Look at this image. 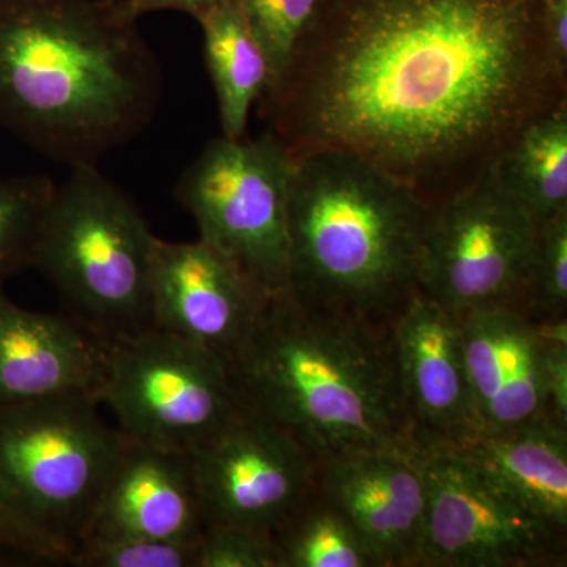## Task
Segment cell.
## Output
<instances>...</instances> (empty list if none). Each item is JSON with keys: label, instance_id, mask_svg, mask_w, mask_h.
Wrapping results in <instances>:
<instances>
[{"label": "cell", "instance_id": "cell-1", "mask_svg": "<svg viewBox=\"0 0 567 567\" xmlns=\"http://www.w3.org/2000/svg\"><path fill=\"white\" fill-rule=\"evenodd\" d=\"M528 0H334L260 114L293 156L339 148L440 203L566 100Z\"/></svg>", "mask_w": 567, "mask_h": 567}, {"label": "cell", "instance_id": "cell-2", "mask_svg": "<svg viewBox=\"0 0 567 567\" xmlns=\"http://www.w3.org/2000/svg\"><path fill=\"white\" fill-rule=\"evenodd\" d=\"M159 96L155 54L107 0H0V125L44 156L99 163Z\"/></svg>", "mask_w": 567, "mask_h": 567}, {"label": "cell", "instance_id": "cell-3", "mask_svg": "<svg viewBox=\"0 0 567 567\" xmlns=\"http://www.w3.org/2000/svg\"><path fill=\"white\" fill-rule=\"evenodd\" d=\"M246 409L317 458L416 450L395 369L390 322L267 295L229 361Z\"/></svg>", "mask_w": 567, "mask_h": 567}, {"label": "cell", "instance_id": "cell-4", "mask_svg": "<svg viewBox=\"0 0 567 567\" xmlns=\"http://www.w3.org/2000/svg\"><path fill=\"white\" fill-rule=\"evenodd\" d=\"M429 208L415 189L357 153L320 148L295 156L289 292L390 322L417 289Z\"/></svg>", "mask_w": 567, "mask_h": 567}, {"label": "cell", "instance_id": "cell-5", "mask_svg": "<svg viewBox=\"0 0 567 567\" xmlns=\"http://www.w3.org/2000/svg\"><path fill=\"white\" fill-rule=\"evenodd\" d=\"M70 169L48 204L32 267L54 284L71 317L107 341L145 330L158 237L96 164Z\"/></svg>", "mask_w": 567, "mask_h": 567}, {"label": "cell", "instance_id": "cell-6", "mask_svg": "<svg viewBox=\"0 0 567 567\" xmlns=\"http://www.w3.org/2000/svg\"><path fill=\"white\" fill-rule=\"evenodd\" d=\"M91 394L0 409V503L73 550L122 456L126 436Z\"/></svg>", "mask_w": 567, "mask_h": 567}, {"label": "cell", "instance_id": "cell-7", "mask_svg": "<svg viewBox=\"0 0 567 567\" xmlns=\"http://www.w3.org/2000/svg\"><path fill=\"white\" fill-rule=\"evenodd\" d=\"M295 156L271 132L216 137L182 174L175 197L199 238L265 295L289 290L290 183Z\"/></svg>", "mask_w": 567, "mask_h": 567}, {"label": "cell", "instance_id": "cell-8", "mask_svg": "<svg viewBox=\"0 0 567 567\" xmlns=\"http://www.w3.org/2000/svg\"><path fill=\"white\" fill-rule=\"evenodd\" d=\"M99 401L126 439L185 454L245 409L224 358L153 327L110 341Z\"/></svg>", "mask_w": 567, "mask_h": 567}, {"label": "cell", "instance_id": "cell-9", "mask_svg": "<svg viewBox=\"0 0 567 567\" xmlns=\"http://www.w3.org/2000/svg\"><path fill=\"white\" fill-rule=\"evenodd\" d=\"M539 223L499 182L495 163L429 208L417 289L462 317L492 305L524 309Z\"/></svg>", "mask_w": 567, "mask_h": 567}, {"label": "cell", "instance_id": "cell-10", "mask_svg": "<svg viewBox=\"0 0 567 567\" xmlns=\"http://www.w3.org/2000/svg\"><path fill=\"white\" fill-rule=\"evenodd\" d=\"M427 511L415 567L566 566V536L454 450L421 454Z\"/></svg>", "mask_w": 567, "mask_h": 567}, {"label": "cell", "instance_id": "cell-11", "mask_svg": "<svg viewBox=\"0 0 567 567\" xmlns=\"http://www.w3.org/2000/svg\"><path fill=\"white\" fill-rule=\"evenodd\" d=\"M192 456L208 525L275 532L316 491L319 462L293 436L252 410H241Z\"/></svg>", "mask_w": 567, "mask_h": 567}, {"label": "cell", "instance_id": "cell-12", "mask_svg": "<svg viewBox=\"0 0 567 567\" xmlns=\"http://www.w3.org/2000/svg\"><path fill=\"white\" fill-rule=\"evenodd\" d=\"M390 330L416 450H453L480 435L457 317L416 289L390 320Z\"/></svg>", "mask_w": 567, "mask_h": 567}, {"label": "cell", "instance_id": "cell-13", "mask_svg": "<svg viewBox=\"0 0 567 567\" xmlns=\"http://www.w3.org/2000/svg\"><path fill=\"white\" fill-rule=\"evenodd\" d=\"M259 287L204 240L156 238L151 276L152 327L229 363L265 300Z\"/></svg>", "mask_w": 567, "mask_h": 567}, {"label": "cell", "instance_id": "cell-14", "mask_svg": "<svg viewBox=\"0 0 567 567\" xmlns=\"http://www.w3.org/2000/svg\"><path fill=\"white\" fill-rule=\"evenodd\" d=\"M319 487L358 529L382 567H415L427 491L423 457L377 450L319 462Z\"/></svg>", "mask_w": 567, "mask_h": 567}, {"label": "cell", "instance_id": "cell-15", "mask_svg": "<svg viewBox=\"0 0 567 567\" xmlns=\"http://www.w3.org/2000/svg\"><path fill=\"white\" fill-rule=\"evenodd\" d=\"M458 322L481 434L547 415L544 346L536 320L520 306L492 305L466 312Z\"/></svg>", "mask_w": 567, "mask_h": 567}, {"label": "cell", "instance_id": "cell-16", "mask_svg": "<svg viewBox=\"0 0 567 567\" xmlns=\"http://www.w3.org/2000/svg\"><path fill=\"white\" fill-rule=\"evenodd\" d=\"M204 529L192 456L126 439L80 543L112 537L197 543Z\"/></svg>", "mask_w": 567, "mask_h": 567}, {"label": "cell", "instance_id": "cell-17", "mask_svg": "<svg viewBox=\"0 0 567 567\" xmlns=\"http://www.w3.org/2000/svg\"><path fill=\"white\" fill-rule=\"evenodd\" d=\"M107 347L74 317L29 311L0 287V409L63 394L99 399Z\"/></svg>", "mask_w": 567, "mask_h": 567}, {"label": "cell", "instance_id": "cell-18", "mask_svg": "<svg viewBox=\"0 0 567 567\" xmlns=\"http://www.w3.org/2000/svg\"><path fill=\"white\" fill-rule=\"evenodd\" d=\"M453 450L533 516L567 535V425L544 415Z\"/></svg>", "mask_w": 567, "mask_h": 567}, {"label": "cell", "instance_id": "cell-19", "mask_svg": "<svg viewBox=\"0 0 567 567\" xmlns=\"http://www.w3.org/2000/svg\"><path fill=\"white\" fill-rule=\"evenodd\" d=\"M205 61L216 99L223 136H246L249 112L270 84V66L234 0H224L199 18Z\"/></svg>", "mask_w": 567, "mask_h": 567}, {"label": "cell", "instance_id": "cell-20", "mask_svg": "<svg viewBox=\"0 0 567 567\" xmlns=\"http://www.w3.org/2000/svg\"><path fill=\"white\" fill-rule=\"evenodd\" d=\"M499 182L537 223L567 212V102L525 123L495 162Z\"/></svg>", "mask_w": 567, "mask_h": 567}, {"label": "cell", "instance_id": "cell-21", "mask_svg": "<svg viewBox=\"0 0 567 567\" xmlns=\"http://www.w3.org/2000/svg\"><path fill=\"white\" fill-rule=\"evenodd\" d=\"M274 535L284 567H382L363 536L319 484Z\"/></svg>", "mask_w": 567, "mask_h": 567}, {"label": "cell", "instance_id": "cell-22", "mask_svg": "<svg viewBox=\"0 0 567 567\" xmlns=\"http://www.w3.org/2000/svg\"><path fill=\"white\" fill-rule=\"evenodd\" d=\"M55 183L47 175L0 177V287L32 267L33 252Z\"/></svg>", "mask_w": 567, "mask_h": 567}, {"label": "cell", "instance_id": "cell-23", "mask_svg": "<svg viewBox=\"0 0 567 567\" xmlns=\"http://www.w3.org/2000/svg\"><path fill=\"white\" fill-rule=\"evenodd\" d=\"M270 66V85L281 80L319 0H234ZM267 87V89H268Z\"/></svg>", "mask_w": 567, "mask_h": 567}, {"label": "cell", "instance_id": "cell-24", "mask_svg": "<svg viewBox=\"0 0 567 567\" xmlns=\"http://www.w3.org/2000/svg\"><path fill=\"white\" fill-rule=\"evenodd\" d=\"M524 311L533 320L567 315V212L539 223Z\"/></svg>", "mask_w": 567, "mask_h": 567}, {"label": "cell", "instance_id": "cell-25", "mask_svg": "<svg viewBox=\"0 0 567 567\" xmlns=\"http://www.w3.org/2000/svg\"><path fill=\"white\" fill-rule=\"evenodd\" d=\"M197 543L112 537L84 540L71 550L66 565L76 567H194Z\"/></svg>", "mask_w": 567, "mask_h": 567}, {"label": "cell", "instance_id": "cell-26", "mask_svg": "<svg viewBox=\"0 0 567 567\" xmlns=\"http://www.w3.org/2000/svg\"><path fill=\"white\" fill-rule=\"evenodd\" d=\"M194 567H284L274 532L208 525L197 540Z\"/></svg>", "mask_w": 567, "mask_h": 567}, {"label": "cell", "instance_id": "cell-27", "mask_svg": "<svg viewBox=\"0 0 567 567\" xmlns=\"http://www.w3.org/2000/svg\"><path fill=\"white\" fill-rule=\"evenodd\" d=\"M543 339L547 415L567 425V317L536 320Z\"/></svg>", "mask_w": 567, "mask_h": 567}, {"label": "cell", "instance_id": "cell-28", "mask_svg": "<svg viewBox=\"0 0 567 567\" xmlns=\"http://www.w3.org/2000/svg\"><path fill=\"white\" fill-rule=\"evenodd\" d=\"M0 550L39 561L65 563L70 548L22 520L0 503Z\"/></svg>", "mask_w": 567, "mask_h": 567}, {"label": "cell", "instance_id": "cell-29", "mask_svg": "<svg viewBox=\"0 0 567 567\" xmlns=\"http://www.w3.org/2000/svg\"><path fill=\"white\" fill-rule=\"evenodd\" d=\"M540 29L548 61L566 78L567 0H540Z\"/></svg>", "mask_w": 567, "mask_h": 567}, {"label": "cell", "instance_id": "cell-30", "mask_svg": "<svg viewBox=\"0 0 567 567\" xmlns=\"http://www.w3.org/2000/svg\"><path fill=\"white\" fill-rule=\"evenodd\" d=\"M224 0H125V2L112 3V6L117 7L123 17L132 21H137V18L159 10L183 11V13L192 14L193 18L199 20L203 14Z\"/></svg>", "mask_w": 567, "mask_h": 567}, {"label": "cell", "instance_id": "cell-31", "mask_svg": "<svg viewBox=\"0 0 567 567\" xmlns=\"http://www.w3.org/2000/svg\"><path fill=\"white\" fill-rule=\"evenodd\" d=\"M110 3H122L125 2V0H107Z\"/></svg>", "mask_w": 567, "mask_h": 567}, {"label": "cell", "instance_id": "cell-32", "mask_svg": "<svg viewBox=\"0 0 567 567\" xmlns=\"http://www.w3.org/2000/svg\"><path fill=\"white\" fill-rule=\"evenodd\" d=\"M528 2H537V0H528Z\"/></svg>", "mask_w": 567, "mask_h": 567}]
</instances>
